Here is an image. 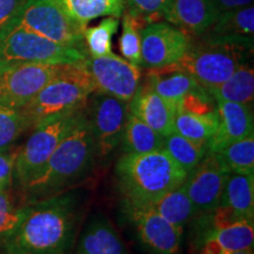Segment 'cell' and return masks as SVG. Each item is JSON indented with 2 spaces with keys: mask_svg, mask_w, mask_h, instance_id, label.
<instances>
[{
  "mask_svg": "<svg viewBox=\"0 0 254 254\" xmlns=\"http://www.w3.org/2000/svg\"><path fill=\"white\" fill-rule=\"evenodd\" d=\"M219 17L214 0H170L164 19L192 37H200Z\"/></svg>",
  "mask_w": 254,
  "mask_h": 254,
  "instance_id": "16",
  "label": "cell"
},
{
  "mask_svg": "<svg viewBox=\"0 0 254 254\" xmlns=\"http://www.w3.org/2000/svg\"><path fill=\"white\" fill-rule=\"evenodd\" d=\"M168 2L170 0H124V9L146 26L164 18Z\"/></svg>",
  "mask_w": 254,
  "mask_h": 254,
  "instance_id": "35",
  "label": "cell"
},
{
  "mask_svg": "<svg viewBox=\"0 0 254 254\" xmlns=\"http://www.w3.org/2000/svg\"><path fill=\"white\" fill-rule=\"evenodd\" d=\"M219 14L253 5V0H214Z\"/></svg>",
  "mask_w": 254,
  "mask_h": 254,
  "instance_id": "39",
  "label": "cell"
},
{
  "mask_svg": "<svg viewBox=\"0 0 254 254\" xmlns=\"http://www.w3.org/2000/svg\"><path fill=\"white\" fill-rule=\"evenodd\" d=\"M240 220L241 219L234 213L233 209L225 205H219L212 211L196 213L193 218L192 225L193 245L213 234L214 232Z\"/></svg>",
  "mask_w": 254,
  "mask_h": 254,
  "instance_id": "30",
  "label": "cell"
},
{
  "mask_svg": "<svg viewBox=\"0 0 254 254\" xmlns=\"http://www.w3.org/2000/svg\"><path fill=\"white\" fill-rule=\"evenodd\" d=\"M66 64L27 63L0 71V104L20 109L52 81Z\"/></svg>",
  "mask_w": 254,
  "mask_h": 254,
  "instance_id": "11",
  "label": "cell"
},
{
  "mask_svg": "<svg viewBox=\"0 0 254 254\" xmlns=\"http://www.w3.org/2000/svg\"><path fill=\"white\" fill-rule=\"evenodd\" d=\"M25 132L26 125L20 110L0 104V152L11 150Z\"/></svg>",
  "mask_w": 254,
  "mask_h": 254,
  "instance_id": "34",
  "label": "cell"
},
{
  "mask_svg": "<svg viewBox=\"0 0 254 254\" xmlns=\"http://www.w3.org/2000/svg\"><path fill=\"white\" fill-rule=\"evenodd\" d=\"M220 205L228 206L241 220L254 217V174L230 173Z\"/></svg>",
  "mask_w": 254,
  "mask_h": 254,
  "instance_id": "24",
  "label": "cell"
},
{
  "mask_svg": "<svg viewBox=\"0 0 254 254\" xmlns=\"http://www.w3.org/2000/svg\"><path fill=\"white\" fill-rule=\"evenodd\" d=\"M95 159L94 141L85 118L60 142L39 176L23 187L25 202L51 198L82 182L93 170Z\"/></svg>",
  "mask_w": 254,
  "mask_h": 254,
  "instance_id": "2",
  "label": "cell"
},
{
  "mask_svg": "<svg viewBox=\"0 0 254 254\" xmlns=\"http://www.w3.org/2000/svg\"><path fill=\"white\" fill-rule=\"evenodd\" d=\"M128 104L100 91H94L88 97L85 112L97 158H107L120 145L129 112Z\"/></svg>",
  "mask_w": 254,
  "mask_h": 254,
  "instance_id": "9",
  "label": "cell"
},
{
  "mask_svg": "<svg viewBox=\"0 0 254 254\" xmlns=\"http://www.w3.org/2000/svg\"><path fill=\"white\" fill-rule=\"evenodd\" d=\"M253 219L240 220L214 232L193 245L195 254H233L253 249Z\"/></svg>",
  "mask_w": 254,
  "mask_h": 254,
  "instance_id": "19",
  "label": "cell"
},
{
  "mask_svg": "<svg viewBox=\"0 0 254 254\" xmlns=\"http://www.w3.org/2000/svg\"><path fill=\"white\" fill-rule=\"evenodd\" d=\"M147 205L180 230H184L196 214L194 205L187 194L184 183Z\"/></svg>",
  "mask_w": 254,
  "mask_h": 254,
  "instance_id": "23",
  "label": "cell"
},
{
  "mask_svg": "<svg viewBox=\"0 0 254 254\" xmlns=\"http://www.w3.org/2000/svg\"><path fill=\"white\" fill-rule=\"evenodd\" d=\"M141 67L161 68L176 64L186 55L192 38L167 21H155L142 28Z\"/></svg>",
  "mask_w": 254,
  "mask_h": 254,
  "instance_id": "13",
  "label": "cell"
},
{
  "mask_svg": "<svg viewBox=\"0 0 254 254\" xmlns=\"http://www.w3.org/2000/svg\"><path fill=\"white\" fill-rule=\"evenodd\" d=\"M233 254H254V252H253V249H249L245 251H240V252H236Z\"/></svg>",
  "mask_w": 254,
  "mask_h": 254,
  "instance_id": "40",
  "label": "cell"
},
{
  "mask_svg": "<svg viewBox=\"0 0 254 254\" xmlns=\"http://www.w3.org/2000/svg\"><path fill=\"white\" fill-rule=\"evenodd\" d=\"M128 110L163 136L174 132L176 104L161 98L147 81L139 85L134 97L129 101Z\"/></svg>",
  "mask_w": 254,
  "mask_h": 254,
  "instance_id": "17",
  "label": "cell"
},
{
  "mask_svg": "<svg viewBox=\"0 0 254 254\" xmlns=\"http://www.w3.org/2000/svg\"><path fill=\"white\" fill-rule=\"evenodd\" d=\"M81 217V196L63 192L28 204L26 217L2 244L6 254H72Z\"/></svg>",
  "mask_w": 254,
  "mask_h": 254,
  "instance_id": "1",
  "label": "cell"
},
{
  "mask_svg": "<svg viewBox=\"0 0 254 254\" xmlns=\"http://www.w3.org/2000/svg\"><path fill=\"white\" fill-rule=\"evenodd\" d=\"M250 49L232 44L202 40L190 50L179 62L173 64L177 68L190 73L205 90L219 86L245 65Z\"/></svg>",
  "mask_w": 254,
  "mask_h": 254,
  "instance_id": "7",
  "label": "cell"
},
{
  "mask_svg": "<svg viewBox=\"0 0 254 254\" xmlns=\"http://www.w3.org/2000/svg\"><path fill=\"white\" fill-rule=\"evenodd\" d=\"M87 56V51L60 45L14 23L0 31V71L27 63L74 65Z\"/></svg>",
  "mask_w": 254,
  "mask_h": 254,
  "instance_id": "5",
  "label": "cell"
},
{
  "mask_svg": "<svg viewBox=\"0 0 254 254\" xmlns=\"http://www.w3.org/2000/svg\"><path fill=\"white\" fill-rule=\"evenodd\" d=\"M27 212L28 204L17 205L7 190H0V245L14 233Z\"/></svg>",
  "mask_w": 254,
  "mask_h": 254,
  "instance_id": "33",
  "label": "cell"
},
{
  "mask_svg": "<svg viewBox=\"0 0 254 254\" xmlns=\"http://www.w3.org/2000/svg\"><path fill=\"white\" fill-rule=\"evenodd\" d=\"M56 2L74 23L84 28L97 18H119L125 8L124 0H56Z\"/></svg>",
  "mask_w": 254,
  "mask_h": 254,
  "instance_id": "22",
  "label": "cell"
},
{
  "mask_svg": "<svg viewBox=\"0 0 254 254\" xmlns=\"http://www.w3.org/2000/svg\"><path fill=\"white\" fill-rule=\"evenodd\" d=\"M214 100L252 105L254 98V71L247 65L240 66L226 81L208 90Z\"/></svg>",
  "mask_w": 254,
  "mask_h": 254,
  "instance_id": "26",
  "label": "cell"
},
{
  "mask_svg": "<svg viewBox=\"0 0 254 254\" xmlns=\"http://www.w3.org/2000/svg\"><path fill=\"white\" fill-rule=\"evenodd\" d=\"M124 200L147 205L182 185L187 172L163 148L144 154H124L116 166Z\"/></svg>",
  "mask_w": 254,
  "mask_h": 254,
  "instance_id": "3",
  "label": "cell"
},
{
  "mask_svg": "<svg viewBox=\"0 0 254 254\" xmlns=\"http://www.w3.org/2000/svg\"><path fill=\"white\" fill-rule=\"evenodd\" d=\"M122 36L119 38V50L124 59L140 67L141 64V36L145 25L127 12H123Z\"/></svg>",
  "mask_w": 254,
  "mask_h": 254,
  "instance_id": "32",
  "label": "cell"
},
{
  "mask_svg": "<svg viewBox=\"0 0 254 254\" xmlns=\"http://www.w3.org/2000/svg\"><path fill=\"white\" fill-rule=\"evenodd\" d=\"M26 1L27 0H0V31L14 20Z\"/></svg>",
  "mask_w": 254,
  "mask_h": 254,
  "instance_id": "38",
  "label": "cell"
},
{
  "mask_svg": "<svg viewBox=\"0 0 254 254\" xmlns=\"http://www.w3.org/2000/svg\"><path fill=\"white\" fill-rule=\"evenodd\" d=\"M146 81L161 98L172 104L202 87L190 73L177 68L173 64L161 68L150 69Z\"/></svg>",
  "mask_w": 254,
  "mask_h": 254,
  "instance_id": "21",
  "label": "cell"
},
{
  "mask_svg": "<svg viewBox=\"0 0 254 254\" xmlns=\"http://www.w3.org/2000/svg\"><path fill=\"white\" fill-rule=\"evenodd\" d=\"M80 65L91 75L95 91L104 92L126 103L132 100L140 85L139 66H134L114 53L103 57L88 55Z\"/></svg>",
  "mask_w": 254,
  "mask_h": 254,
  "instance_id": "12",
  "label": "cell"
},
{
  "mask_svg": "<svg viewBox=\"0 0 254 254\" xmlns=\"http://www.w3.org/2000/svg\"><path fill=\"white\" fill-rule=\"evenodd\" d=\"M230 173L254 174V135L234 141L214 152Z\"/></svg>",
  "mask_w": 254,
  "mask_h": 254,
  "instance_id": "29",
  "label": "cell"
},
{
  "mask_svg": "<svg viewBox=\"0 0 254 254\" xmlns=\"http://www.w3.org/2000/svg\"><path fill=\"white\" fill-rule=\"evenodd\" d=\"M122 211L146 254H179L183 230L170 224L148 205L123 199Z\"/></svg>",
  "mask_w": 254,
  "mask_h": 254,
  "instance_id": "10",
  "label": "cell"
},
{
  "mask_svg": "<svg viewBox=\"0 0 254 254\" xmlns=\"http://www.w3.org/2000/svg\"><path fill=\"white\" fill-rule=\"evenodd\" d=\"M219 126L207 141L208 152H218L232 142L253 134L254 123L251 105L215 100Z\"/></svg>",
  "mask_w": 254,
  "mask_h": 254,
  "instance_id": "15",
  "label": "cell"
},
{
  "mask_svg": "<svg viewBox=\"0 0 254 254\" xmlns=\"http://www.w3.org/2000/svg\"><path fill=\"white\" fill-rule=\"evenodd\" d=\"M119 18L105 17L95 26L84 31L85 46L91 57H103L112 53V38L118 32Z\"/></svg>",
  "mask_w": 254,
  "mask_h": 254,
  "instance_id": "31",
  "label": "cell"
},
{
  "mask_svg": "<svg viewBox=\"0 0 254 254\" xmlns=\"http://www.w3.org/2000/svg\"><path fill=\"white\" fill-rule=\"evenodd\" d=\"M95 85L80 64L65 67L26 105L20 107L26 131H33L41 124L63 114L84 109Z\"/></svg>",
  "mask_w": 254,
  "mask_h": 254,
  "instance_id": "4",
  "label": "cell"
},
{
  "mask_svg": "<svg viewBox=\"0 0 254 254\" xmlns=\"http://www.w3.org/2000/svg\"><path fill=\"white\" fill-rule=\"evenodd\" d=\"M214 99L204 87L190 92L182 99L176 103V110L184 111V112L204 116V114L212 113L215 111Z\"/></svg>",
  "mask_w": 254,
  "mask_h": 254,
  "instance_id": "36",
  "label": "cell"
},
{
  "mask_svg": "<svg viewBox=\"0 0 254 254\" xmlns=\"http://www.w3.org/2000/svg\"><path fill=\"white\" fill-rule=\"evenodd\" d=\"M163 150L187 173L190 172L208 152L207 144L193 141L177 132L164 136Z\"/></svg>",
  "mask_w": 254,
  "mask_h": 254,
  "instance_id": "28",
  "label": "cell"
},
{
  "mask_svg": "<svg viewBox=\"0 0 254 254\" xmlns=\"http://www.w3.org/2000/svg\"><path fill=\"white\" fill-rule=\"evenodd\" d=\"M19 148L0 152V190H8L13 183L14 165Z\"/></svg>",
  "mask_w": 254,
  "mask_h": 254,
  "instance_id": "37",
  "label": "cell"
},
{
  "mask_svg": "<svg viewBox=\"0 0 254 254\" xmlns=\"http://www.w3.org/2000/svg\"><path fill=\"white\" fill-rule=\"evenodd\" d=\"M253 34L254 7L250 5L219 14L215 23L200 37L202 40L232 44L253 50Z\"/></svg>",
  "mask_w": 254,
  "mask_h": 254,
  "instance_id": "18",
  "label": "cell"
},
{
  "mask_svg": "<svg viewBox=\"0 0 254 254\" xmlns=\"http://www.w3.org/2000/svg\"><path fill=\"white\" fill-rule=\"evenodd\" d=\"M85 107L51 119L33 129L15 159L14 179L21 189L39 176L60 142L86 118Z\"/></svg>",
  "mask_w": 254,
  "mask_h": 254,
  "instance_id": "6",
  "label": "cell"
},
{
  "mask_svg": "<svg viewBox=\"0 0 254 254\" xmlns=\"http://www.w3.org/2000/svg\"><path fill=\"white\" fill-rule=\"evenodd\" d=\"M230 172L214 152H207L200 163L187 173L185 189L196 213L208 212L221 202Z\"/></svg>",
  "mask_w": 254,
  "mask_h": 254,
  "instance_id": "14",
  "label": "cell"
},
{
  "mask_svg": "<svg viewBox=\"0 0 254 254\" xmlns=\"http://www.w3.org/2000/svg\"><path fill=\"white\" fill-rule=\"evenodd\" d=\"M173 124L174 132L193 141L207 144V141L217 132L219 118L217 110L204 116H196V114L176 110Z\"/></svg>",
  "mask_w": 254,
  "mask_h": 254,
  "instance_id": "27",
  "label": "cell"
},
{
  "mask_svg": "<svg viewBox=\"0 0 254 254\" xmlns=\"http://www.w3.org/2000/svg\"><path fill=\"white\" fill-rule=\"evenodd\" d=\"M164 136L128 112L120 144L125 154H144L163 148Z\"/></svg>",
  "mask_w": 254,
  "mask_h": 254,
  "instance_id": "25",
  "label": "cell"
},
{
  "mask_svg": "<svg viewBox=\"0 0 254 254\" xmlns=\"http://www.w3.org/2000/svg\"><path fill=\"white\" fill-rule=\"evenodd\" d=\"M74 254H128L109 219L94 215L82 230Z\"/></svg>",
  "mask_w": 254,
  "mask_h": 254,
  "instance_id": "20",
  "label": "cell"
},
{
  "mask_svg": "<svg viewBox=\"0 0 254 254\" xmlns=\"http://www.w3.org/2000/svg\"><path fill=\"white\" fill-rule=\"evenodd\" d=\"M12 23L60 45L87 51L85 28L74 23L56 0H27Z\"/></svg>",
  "mask_w": 254,
  "mask_h": 254,
  "instance_id": "8",
  "label": "cell"
}]
</instances>
